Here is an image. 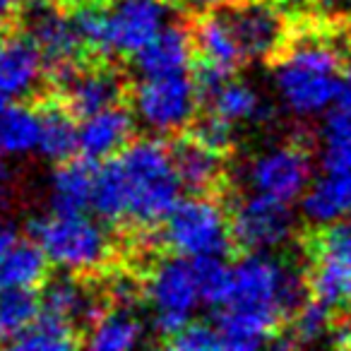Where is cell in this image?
I'll return each instance as SVG.
<instances>
[{
  "label": "cell",
  "instance_id": "cell-1",
  "mask_svg": "<svg viewBox=\"0 0 351 351\" xmlns=\"http://www.w3.org/2000/svg\"><path fill=\"white\" fill-rule=\"evenodd\" d=\"M301 303L303 282L291 263L272 253L241 258L231 265L229 291L217 317L221 349L250 351L265 346Z\"/></svg>",
  "mask_w": 351,
  "mask_h": 351
},
{
  "label": "cell",
  "instance_id": "cell-2",
  "mask_svg": "<svg viewBox=\"0 0 351 351\" xmlns=\"http://www.w3.org/2000/svg\"><path fill=\"white\" fill-rule=\"evenodd\" d=\"M344 82L341 51L322 36L293 41L272 68V87L284 111L296 118L330 113Z\"/></svg>",
  "mask_w": 351,
  "mask_h": 351
},
{
  "label": "cell",
  "instance_id": "cell-3",
  "mask_svg": "<svg viewBox=\"0 0 351 351\" xmlns=\"http://www.w3.org/2000/svg\"><path fill=\"white\" fill-rule=\"evenodd\" d=\"M121 183L125 221L140 229H154L164 224L178 202L183 186L173 159V149L161 140L130 142L113 159Z\"/></svg>",
  "mask_w": 351,
  "mask_h": 351
},
{
  "label": "cell",
  "instance_id": "cell-4",
  "mask_svg": "<svg viewBox=\"0 0 351 351\" xmlns=\"http://www.w3.org/2000/svg\"><path fill=\"white\" fill-rule=\"evenodd\" d=\"M29 234L49 263L68 274L97 272L113 255L108 229L87 212L51 210L32 221Z\"/></svg>",
  "mask_w": 351,
  "mask_h": 351
},
{
  "label": "cell",
  "instance_id": "cell-5",
  "mask_svg": "<svg viewBox=\"0 0 351 351\" xmlns=\"http://www.w3.org/2000/svg\"><path fill=\"white\" fill-rule=\"evenodd\" d=\"M145 298L154 330L164 337H173L193 322L197 308L205 303L197 263L181 255L159 260L147 274Z\"/></svg>",
  "mask_w": 351,
  "mask_h": 351
},
{
  "label": "cell",
  "instance_id": "cell-6",
  "mask_svg": "<svg viewBox=\"0 0 351 351\" xmlns=\"http://www.w3.org/2000/svg\"><path fill=\"white\" fill-rule=\"evenodd\" d=\"M231 239V219L219 202L205 195L181 200L164 221L166 245L181 258H221Z\"/></svg>",
  "mask_w": 351,
  "mask_h": 351
},
{
  "label": "cell",
  "instance_id": "cell-7",
  "mask_svg": "<svg viewBox=\"0 0 351 351\" xmlns=\"http://www.w3.org/2000/svg\"><path fill=\"white\" fill-rule=\"evenodd\" d=\"M135 116L154 135H171L188 128L200 108V87L191 73L140 77L132 94Z\"/></svg>",
  "mask_w": 351,
  "mask_h": 351
},
{
  "label": "cell",
  "instance_id": "cell-8",
  "mask_svg": "<svg viewBox=\"0 0 351 351\" xmlns=\"http://www.w3.org/2000/svg\"><path fill=\"white\" fill-rule=\"evenodd\" d=\"M308 289L335 313L351 311V224L335 221L313 241Z\"/></svg>",
  "mask_w": 351,
  "mask_h": 351
},
{
  "label": "cell",
  "instance_id": "cell-9",
  "mask_svg": "<svg viewBox=\"0 0 351 351\" xmlns=\"http://www.w3.org/2000/svg\"><path fill=\"white\" fill-rule=\"evenodd\" d=\"M243 178L253 193L291 205L301 200L311 186L313 164L301 145L279 142L250 156L243 169Z\"/></svg>",
  "mask_w": 351,
  "mask_h": 351
},
{
  "label": "cell",
  "instance_id": "cell-10",
  "mask_svg": "<svg viewBox=\"0 0 351 351\" xmlns=\"http://www.w3.org/2000/svg\"><path fill=\"white\" fill-rule=\"evenodd\" d=\"M169 22L171 10L164 0H116L111 8H104L97 51L135 58Z\"/></svg>",
  "mask_w": 351,
  "mask_h": 351
},
{
  "label": "cell",
  "instance_id": "cell-11",
  "mask_svg": "<svg viewBox=\"0 0 351 351\" xmlns=\"http://www.w3.org/2000/svg\"><path fill=\"white\" fill-rule=\"evenodd\" d=\"M296 219L289 202L253 193L241 197L231 215V234L250 253H272L291 241Z\"/></svg>",
  "mask_w": 351,
  "mask_h": 351
},
{
  "label": "cell",
  "instance_id": "cell-12",
  "mask_svg": "<svg viewBox=\"0 0 351 351\" xmlns=\"http://www.w3.org/2000/svg\"><path fill=\"white\" fill-rule=\"evenodd\" d=\"M29 36L39 46L46 65L53 73H58L60 80L68 77L73 70H77L80 56L87 49L73 17L63 15L58 10H51V8L36 10L32 15Z\"/></svg>",
  "mask_w": 351,
  "mask_h": 351
},
{
  "label": "cell",
  "instance_id": "cell-13",
  "mask_svg": "<svg viewBox=\"0 0 351 351\" xmlns=\"http://www.w3.org/2000/svg\"><path fill=\"white\" fill-rule=\"evenodd\" d=\"M195 49L202 63V84L229 77L245 60L234 22L221 12H210L197 22Z\"/></svg>",
  "mask_w": 351,
  "mask_h": 351
},
{
  "label": "cell",
  "instance_id": "cell-14",
  "mask_svg": "<svg viewBox=\"0 0 351 351\" xmlns=\"http://www.w3.org/2000/svg\"><path fill=\"white\" fill-rule=\"evenodd\" d=\"M229 17L234 22L245 58H269L282 49L284 36H287V22L277 3L250 0L229 12Z\"/></svg>",
  "mask_w": 351,
  "mask_h": 351
},
{
  "label": "cell",
  "instance_id": "cell-15",
  "mask_svg": "<svg viewBox=\"0 0 351 351\" xmlns=\"http://www.w3.org/2000/svg\"><path fill=\"white\" fill-rule=\"evenodd\" d=\"M135 118L121 106L104 108L80 123V154L87 161H108L118 156L132 140Z\"/></svg>",
  "mask_w": 351,
  "mask_h": 351
},
{
  "label": "cell",
  "instance_id": "cell-16",
  "mask_svg": "<svg viewBox=\"0 0 351 351\" xmlns=\"http://www.w3.org/2000/svg\"><path fill=\"white\" fill-rule=\"evenodd\" d=\"M46 68L49 65L32 36L5 41L0 53V94L10 101L27 99L39 89Z\"/></svg>",
  "mask_w": 351,
  "mask_h": 351
},
{
  "label": "cell",
  "instance_id": "cell-17",
  "mask_svg": "<svg viewBox=\"0 0 351 351\" xmlns=\"http://www.w3.org/2000/svg\"><path fill=\"white\" fill-rule=\"evenodd\" d=\"M63 97L75 116L84 118L104 108L118 106L123 97V82L113 70L89 68L73 70L63 77Z\"/></svg>",
  "mask_w": 351,
  "mask_h": 351
},
{
  "label": "cell",
  "instance_id": "cell-18",
  "mask_svg": "<svg viewBox=\"0 0 351 351\" xmlns=\"http://www.w3.org/2000/svg\"><path fill=\"white\" fill-rule=\"evenodd\" d=\"M193 51H195V39L188 34L186 27L169 22L135 56V70L140 77L188 73L193 63Z\"/></svg>",
  "mask_w": 351,
  "mask_h": 351
},
{
  "label": "cell",
  "instance_id": "cell-19",
  "mask_svg": "<svg viewBox=\"0 0 351 351\" xmlns=\"http://www.w3.org/2000/svg\"><path fill=\"white\" fill-rule=\"evenodd\" d=\"M207 94V104H210V113L219 116L221 121L231 123V125H245V123H255L263 118L265 101L260 92L245 80L221 77L215 82L202 84Z\"/></svg>",
  "mask_w": 351,
  "mask_h": 351
},
{
  "label": "cell",
  "instance_id": "cell-20",
  "mask_svg": "<svg viewBox=\"0 0 351 351\" xmlns=\"http://www.w3.org/2000/svg\"><path fill=\"white\" fill-rule=\"evenodd\" d=\"M97 169L92 161H60L49 181V202L56 212H87L94 197Z\"/></svg>",
  "mask_w": 351,
  "mask_h": 351
},
{
  "label": "cell",
  "instance_id": "cell-21",
  "mask_svg": "<svg viewBox=\"0 0 351 351\" xmlns=\"http://www.w3.org/2000/svg\"><path fill=\"white\" fill-rule=\"evenodd\" d=\"M142 339H145V325L137 313L125 303H118V308L99 313L92 320L87 346L97 351H128L140 346Z\"/></svg>",
  "mask_w": 351,
  "mask_h": 351
},
{
  "label": "cell",
  "instance_id": "cell-22",
  "mask_svg": "<svg viewBox=\"0 0 351 351\" xmlns=\"http://www.w3.org/2000/svg\"><path fill=\"white\" fill-rule=\"evenodd\" d=\"M301 210L311 224L330 226L351 212V181L317 173L301 197Z\"/></svg>",
  "mask_w": 351,
  "mask_h": 351
},
{
  "label": "cell",
  "instance_id": "cell-23",
  "mask_svg": "<svg viewBox=\"0 0 351 351\" xmlns=\"http://www.w3.org/2000/svg\"><path fill=\"white\" fill-rule=\"evenodd\" d=\"M75 277L77 274H68V277L49 282L44 289V298H41V308L46 315H53L70 325L94 320L99 315L97 296Z\"/></svg>",
  "mask_w": 351,
  "mask_h": 351
},
{
  "label": "cell",
  "instance_id": "cell-24",
  "mask_svg": "<svg viewBox=\"0 0 351 351\" xmlns=\"http://www.w3.org/2000/svg\"><path fill=\"white\" fill-rule=\"evenodd\" d=\"M41 145V111L25 104H5L0 111V154L22 159L39 154Z\"/></svg>",
  "mask_w": 351,
  "mask_h": 351
},
{
  "label": "cell",
  "instance_id": "cell-25",
  "mask_svg": "<svg viewBox=\"0 0 351 351\" xmlns=\"http://www.w3.org/2000/svg\"><path fill=\"white\" fill-rule=\"evenodd\" d=\"M49 258L44 250L32 243H12L0 255V291H17V289H34L46 279Z\"/></svg>",
  "mask_w": 351,
  "mask_h": 351
},
{
  "label": "cell",
  "instance_id": "cell-26",
  "mask_svg": "<svg viewBox=\"0 0 351 351\" xmlns=\"http://www.w3.org/2000/svg\"><path fill=\"white\" fill-rule=\"evenodd\" d=\"M173 159L186 188L202 193L212 188L221 176V152L202 145L200 140H183L173 147Z\"/></svg>",
  "mask_w": 351,
  "mask_h": 351
},
{
  "label": "cell",
  "instance_id": "cell-27",
  "mask_svg": "<svg viewBox=\"0 0 351 351\" xmlns=\"http://www.w3.org/2000/svg\"><path fill=\"white\" fill-rule=\"evenodd\" d=\"M320 173L351 181V116L332 108L320 132Z\"/></svg>",
  "mask_w": 351,
  "mask_h": 351
},
{
  "label": "cell",
  "instance_id": "cell-28",
  "mask_svg": "<svg viewBox=\"0 0 351 351\" xmlns=\"http://www.w3.org/2000/svg\"><path fill=\"white\" fill-rule=\"evenodd\" d=\"M80 152V125L63 108H46L41 111V145L39 154L51 161H68Z\"/></svg>",
  "mask_w": 351,
  "mask_h": 351
},
{
  "label": "cell",
  "instance_id": "cell-29",
  "mask_svg": "<svg viewBox=\"0 0 351 351\" xmlns=\"http://www.w3.org/2000/svg\"><path fill=\"white\" fill-rule=\"evenodd\" d=\"M41 315V303L32 289L0 291V341L15 344V339Z\"/></svg>",
  "mask_w": 351,
  "mask_h": 351
},
{
  "label": "cell",
  "instance_id": "cell-30",
  "mask_svg": "<svg viewBox=\"0 0 351 351\" xmlns=\"http://www.w3.org/2000/svg\"><path fill=\"white\" fill-rule=\"evenodd\" d=\"M75 344H77V339H75V325L41 313V315L17 337L12 346L25 349V351H68V349H73Z\"/></svg>",
  "mask_w": 351,
  "mask_h": 351
},
{
  "label": "cell",
  "instance_id": "cell-31",
  "mask_svg": "<svg viewBox=\"0 0 351 351\" xmlns=\"http://www.w3.org/2000/svg\"><path fill=\"white\" fill-rule=\"evenodd\" d=\"M332 308L313 298L311 303H301L293 313L291 341L289 344H320L332 335Z\"/></svg>",
  "mask_w": 351,
  "mask_h": 351
},
{
  "label": "cell",
  "instance_id": "cell-32",
  "mask_svg": "<svg viewBox=\"0 0 351 351\" xmlns=\"http://www.w3.org/2000/svg\"><path fill=\"white\" fill-rule=\"evenodd\" d=\"M197 263V274H200V287L205 303L210 306H221L229 291V277L231 267L221 263V258H205L195 260Z\"/></svg>",
  "mask_w": 351,
  "mask_h": 351
},
{
  "label": "cell",
  "instance_id": "cell-33",
  "mask_svg": "<svg viewBox=\"0 0 351 351\" xmlns=\"http://www.w3.org/2000/svg\"><path fill=\"white\" fill-rule=\"evenodd\" d=\"M171 346L181 351H212L221 349V339L217 325H205V322L193 320L171 337Z\"/></svg>",
  "mask_w": 351,
  "mask_h": 351
},
{
  "label": "cell",
  "instance_id": "cell-34",
  "mask_svg": "<svg viewBox=\"0 0 351 351\" xmlns=\"http://www.w3.org/2000/svg\"><path fill=\"white\" fill-rule=\"evenodd\" d=\"M234 130L236 128L231 123L221 121L215 113H207V118H202L195 125V140H200L202 145L212 147L217 152H224L234 142Z\"/></svg>",
  "mask_w": 351,
  "mask_h": 351
},
{
  "label": "cell",
  "instance_id": "cell-35",
  "mask_svg": "<svg viewBox=\"0 0 351 351\" xmlns=\"http://www.w3.org/2000/svg\"><path fill=\"white\" fill-rule=\"evenodd\" d=\"M332 108H337V111H341V113H346V116H351V68L344 73V82H341L339 99H337V104Z\"/></svg>",
  "mask_w": 351,
  "mask_h": 351
},
{
  "label": "cell",
  "instance_id": "cell-36",
  "mask_svg": "<svg viewBox=\"0 0 351 351\" xmlns=\"http://www.w3.org/2000/svg\"><path fill=\"white\" fill-rule=\"evenodd\" d=\"M32 0H0V25L17 15L25 5H29Z\"/></svg>",
  "mask_w": 351,
  "mask_h": 351
},
{
  "label": "cell",
  "instance_id": "cell-37",
  "mask_svg": "<svg viewBox=\"0 0 351 351\" xmlns=\"http://www.w3.org/2000/svg\"><path fill=\"white\" fill-rule=\"evenodd\" d=\"M12 243H17V231H15V226L0 219V255L5 253V250L10 248Z\"/></svg>",
  "mask_w": 351,
  "mask_h": 351
},
{
  "label": "cell",
  "instance_id": "cell-38",
  "mask_svg": "<svg viewBox=\"0 0 351 351\" xmlns=\"http://www.w3.org/2000/svg\"><path fill=\"white\" fill-rule=\"evenodd\" d=\"M200 8H207V10H221V8H231L239 5L241 0H195Z\"/></svg>",
  "mask_w": 351,
  "mask_h": 351
},
{
  "label": "cell",
  "instance_id": "cell-39",
  "mask_svg": "<svg viewBox=\"0 0 351 351\" xmlns=\"http://www.w3.org/2000/svg\"><path fill=\"white\" fill-rule=\"evenodd\" d=\"M337 341H339V344H346V346H351V322L346 327H341L339 332H337Z\"/></svg>",
  "mask_w": 351,
  "mask_h": 351
},
{
  "label": "cell",
  "instance_id": "cell-40",
  "mask_svg": "<svg viewBox=\"0 0 351 351\" xmlns=\"http://www.w3.org/2000/svg\"><path fill=\"white\" fill-rule=\"evenodd\" d=\"M274 3L282 8H296V5H301L303 0H274Z\"/></svg>",
  "mask_w": 351,
  "mask_h": 351
},
{
  "label": "cell",
  "instance_id": "cell-41",
  "mask_svg": "<svg viewBox=\"0 0 351 351\" xmlns=\"http://www.w3.org/2000/svg\"><path fill=\"white\" fill-rule=\"evenodd\" d=\"M3 176H5V164H3V154H0V181H3Z\"/></svg>",
  "mask_w": 351,
  "mask_h": 351
},
{
  "label": "cell",
  "instance_id": "cell-42",
  "mask_svg": "<svg viewBox=\"0 0 351 351\" xmlns=\"http://www.w3.org/2000/svg\"><path fill=\"white\" fill-rule=\"evenodd\" d=\"M53 3H60V5H70V3H82V0H53Z\"/></svg>",
  "mask_w": 351,
  "mask_h": 351
},
{
  "label": "cell",
  "instance_id": "cell-43",
  "mask_svg": "<svg viewBox=\"0 0 351 351\" xmlns=\"http://www.w3.org/2000/svg\"><path fill=\"white\" fill-rule=\"evenodd\" d=\"M3 108H5V97L0 94V111H3Z\"/></svg>",
  "mask_w": 351,
  "mask_h": 351
},
{
  "label": "cell",
  "instance_id": "cell-44",
  "mask_svg": "<svg viewBox=\"0 0 351 351\" xmlns=\"http://www.w3.org/2000/svg\"><path fill=\"white\" fill-rule=\"evenodd\" d=\"M3 49H5V41H3V36H0V53H3Z\"/></svg>",
  "mask_w": 351,
  "mask_h": 351
}]
</instances>
